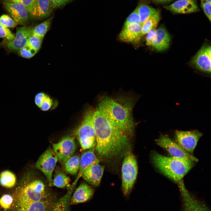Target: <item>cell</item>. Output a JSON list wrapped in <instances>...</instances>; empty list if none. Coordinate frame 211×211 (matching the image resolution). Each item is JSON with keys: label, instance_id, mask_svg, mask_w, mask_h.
<instances>
[{"label": "cell", "instance_id": "obj_1", "mask_svg": "<svg viewBox=\"0 0 211 211\" xmlns=\"http://www.w3.org/2000/svg\"><path fill=\"white\" fill-rule=\"evenodd\" d=\"M93 119L96 149L100 156L110 159L127 152L130 146L127 135L112 125L98 108L94 111Z\"/></svg>", "mask_w": 211, "mask_h": 211}, {"label": "cell", "instance_id": "obj_2", "mask_svg": "<svg viewBox=\"0 0 211 211\" xmlns=\"http://www.w3.org/2000/svg\"><path fill=\"white\" fill-rule=\"evenodd\" d=\"M98 108L113 126L128 136L132 133L135 124L129 108L107 96L101 98Z\"/></svg>", "mask_w": 211, "mask_h": 211}, {"label": "cell", "instance_id": "obj_3", "mask_svg": "<svg viewBox=\"0 0 211 211\" xmlns=\"http://www.w3.org/2000/svg\"><path fill=\"white\" fill-rule=\"evenodd\" d=\"M15 195L18 208L34 202L57 198L48 190L42 181L33 179L29 174L22 179Z\"/></svg>", "mask_w": 211, "mask_h": 211}, {"label": "cell", "instance_id": "obj_4", "mask_svg": "<svg viewBox=\"0 0 211 211\" xmlns=\"http://www.w3.org/2000/svg\"><path fill=\"white\" fill-rule=\"evenodd\" d=\"M152 159L154 166L162 173L178 183L193 167V161L173 157H168L154 152Z\"/></svg>", "mask_w": 211, "mask_h": 211}, {"label": "cell", "instance_id": "obj_5", "mask_svg": "<svg viewBox=\"0 0 211 211\" xmlns=\"http://www.w3.org/2000/svg\"><path fill=\"white\" fill-rule=\"evenodd\" d=\"M92 110H87L83 120L78 128L76 134L83 150L90 149L96 146V139Z\"/></svg>", "mask_w": 211, "mask_h": 211}, {"label": "cell", "instance_id": "obj_6", "mask_svg": "<svg viewBox=\"0 0 211 211\" xmlns=\"http://www.w3.org/2000/svg\"><path fill=\"white\" fill-rule=\"evenodd\" d=\"M122 189L124 195L128 196L136 180L138 172L136 160L131 153L125 157L122 167Z\"/></svg>", "mask_w": 211, "mask_h": 211}, {"label": "cell", "instance_id": "obj_7", "mask_svg": "<svg viewBox=\"0 0 211 211\" xmlns=\"http://www.w3.org/2000/svg\"><path fill=\"white\" fill-rule=\"evenodd\" d=\"M58 161L53 149L49 148L40 156L35 164V167L44 174L50 186H51L53 172Z\"/></svg>", "mask_w": 211, "mask_h": 211}, {"label": "cell", "instance_id": "obj_8", "mask_svg": "<svg viewBox=\"0 0 211 211\" xmlns=\"http://www.w3.org/2000/svg\"><path fill=\"white\" fill-rule=\"evenodd\" d=\"M155 141L157 145L167 150L172 157L193 162L198 161L197 158L166 135H161Z\"/></svg>", "mask_w": 211, "mask_h": 211}, {"label": "cell", "instance_id": "obj_9", "mask_svg": "<svg viewBox=\"0 0 211 211\" xmlns=\"http://www.w3.org/2000/svg\"><path fill=\"white\" fill-rule=\"evenodd\" d=\"M175 135L178 144L191 154L203 134L195 130L187 131L177 130L175 132Z\"/></svg>", "mask_w": 211, "mask_h": 211}, {"label": "cell", "instance_id": "obj_10", "mask_svg": "<svg viewBox=\"0 0 211 211\" xmlns=\"http://www.w3.org/2000/svg\"><path fill=\"white\" fill-rule=\"evenodd\" d=\"M52 149L56 154L58 161L65 162L73 155L76 149V145L74 138L67 137L59 142L52 143Z\"/></svg>", "mask_w": 211, "mask_h": 211}, {"label": "cell", "instance_id": "obj_11", "mask_svg": "<svg viewBox=\"0 0 211 211\" xmlns=\"http://www.w3.org/2000/svg\"><path fill=\"white\" fill-rule=\"evenodd\" d=\"M193 64L198 69L210 73L211 70V48L209 45H203L193 57Z\"/></svg>", "mask_w": 211, "mask_h": 211}, {"label": "cell", "instance_id": "obj_12", "mask_svg": "<svg viewBox=\"0 0 211 211\" xmlns=\"http://www.w3.org/2000/svg\"><path fill=\"white\" fill-rule=\"evenodd\" d=\"M5 8L17 24L24 25L28 21L29 13L22 4L15 2H4Z\"/></svg>", "mask_w": 211, "mask_h": 211}, {"label": "cell", "instance_id": "obj_13", "mask_svg": "<svg viewBox=\"0 0 211 211\" xmlns=\"http://www.w3.org/2000/svg\"><path fill=\"white\" fill-rule=\"evenodd\" d=\"M180 191L182 198V211H210L204 202L191 195L186 188Z\"/></svg>", "mask_w": 211, "mask_h": 211}, {"label": "cell", "instance_id": "obj_14", "mask_svg": "<svg viewBox=\"0 0 211 211\" xmlns=\"http://www.w3.org/2000/svg\"><path fill=\"white\" fill-rule=\"evenodd\" d=\"M33 28L24 26L18 28L14 39L7 43L10 50H18L26 45L29 38L32 35Z\"/></svg>", "mask_w": 211, "mask_h": 211}, {"label": "cell", "instance_id": "obj_15", "mask_svg": "<svg viewBox=\"0 0 211 211\" xmlns=\"http://www.w3.org/2000/svg\"><path fill=\"white\" fill-rule=\"evenodd\" d=\"M142 24L132 23L124 25L119 35V39L126 42L138 41L142 36Z\"/></svg>", "mask_w": 211, "mask_h": 211}, {"label": "cell", "instance_id": "obj_16", "mask_svg": "<svg viewBox=\"0 0 211 211\" xmlns=\"http://www.w3.org/2000/svg\"><path fill=\"white\" fill-rule=\"evenodd\" d=\"M104 169V166L99 163L93 164L84 171L81 177L90 184L98 186L100 183Z\"/></svg>", "mask_w": 211, "mask_h": 211}, {"label": "cell", "instance_id": "obj_17", "mask_svg": "<svg viewBox=\"0 0 211 211\" xmlns=\"http://www.w3.org/2000/svg\"><path fill=\"white\" fill-rule=\"evenodd\" d=\"M164 8L171 11L180 14L189 13L199 11L197 5L193 0H178Z\"/></svg>", "mask_w": 211, "mask_h": 211}, {"label": "cell", "instance_id": "obj_18", "mask_svg": "<svg viewBox=\"0 0 211 211\" xmlns=\"http://www.w3.org/2000/svg\"><path fill=\"white\" fill-rule=\"evenodd\" d=\"M94 189L88 184L83 183L76 189L72 196L71 197L70 205L85 202L93 196Z\"/></svg>", "mask_w": 211, "mask_h": 211}, {"label": "cell", "instance_id": "obj_19", "mask_svg": "<svg viewBox=\"0 0 211 211\" xmlns=\"http://www.w3.org/2000/svg\"><path fill=\"white\" fill-rule=\"evenodd\" d=\"M99 163V161L93 150L90 149L84 152L80 158L79 169L77 176L70 188L74 190L83 172L93 164Z\"/></svg>", "mask_w": 211, "mask_h": 211}, {"label": "cell", "instance_id": "obj_20", "mask_svg": "<svg viewBox=\"0 0 211 211\" xmlns=\"http://www.w3.org/2000/svg\"><path fill=\"white\" fill-rule=\"evenodd\" d=\"M170 39V35L166 29L160 27L156 29L152 46L157 51L165 50L169 47Z\"/></svg>", "mask_w": 211, "mask_h": 211}, {"label": "cell", "instance_id": "obj_21", "mask_svg": "<svg viewBox=\"0 0 211 211\" xmlns=\"http://www.w3.org/2000/svg\"><path fill=\"white\" fill-rule=\"evenodd\" d=\"M53 9L50 0H36L30 16L38 19L45 18L50 15Z\"/></svg>", "mask_w": 211, "mask_h": 211}, {"label": "cell", "instance_id": "obj_22", "mask_svg": "<svg viewBox=\"0 0 211 211\" xmlns=\"http://www.w3.org/2000/svg\"><path fill=\"white\" fill-rule=\"evenodd\" d=\"M58 200L57 198L32 203L18 208V211H52Z\"/></svg>", "mask_w": 211, "mask_h": 211}, {"label": "cell", "instance_id": "obj_23", "mask_svg": "<svg viewBox=\"0 0 211 211\" xmlns=\"http://www.w3.org/2000/svg\"><path fill=\"white\" fill-rule=\"evenodd\" d=\"M80 158L77 155L72 156L64 162V169L67 173L76 175L78 173L80 164Z\"/></svg>", "mask_w": 211, "mask_h": 211}, {"label": "cell", "instance_id": "obj_24", "mask_svg": "<svg viewBox=\"0 0 211 211\" xmlns=\"http://www.w3.org/2000/svg\"><path fill=\"white\" fill-rule=\"evenodd\" d=\"M70 179L69 177L59 170L55 171L52 182L51 186H54L59 188H69Z\"/></svg>", "mask_w": 211, "mask_h": 211}, {"label": "cell", "instance_id": "obj_25", "mask_svg": "<svg viewBox=\"0 0 211 211\" xmlns=\"http://www.w3.org/2000/svg\"><path fill=\"white\" fill-rule=\"evenodd\" d=\"M160 19L159 12L157 11L142 24V36L146 34L152 29L156 28Z\"/></svg>", "mask_w": 211, "mask_h": 211}, {"label": "cell", "instance_id": "obj_26", "mask_svg": "<svg viewBox=\"0 0 211 211\" xmlns=\"http://www.w3.org/2000/svg\"><path fill=\"white\" fill-rule=\"evenodd\" d=\"M16 181L15 175L9 170H5L0 174V184L7 188H12L15 185Z\"/></svg>", "mask_w": 211, "mask_h": 211}, {"label": "cell", "instance_id": "obj_27", "mask_svg": "<svg viewBox=\"0 0 211 211\" xmlns=\"http://www.w3.org/2000/svg\"><path fill=\"white\" fill-rule=\"evenodd\" d=\"M136 8L142 24L157 11L155 8L145 4H140Z\"/></svg>", "mask_w": 211, "mask_h": 211}, {"label": "cell", "instance_id": "obj_28", "mask_svg": "<svg viewBox=\"0 0 211 211\" xmlns=\"http://www.w3.org/2000/svg\"><path fill=\"white\" fill-rule=\"evenodd\" d=\"M52 19L51 17L33 28L32 35L43 38L49 29Z\"/></svg>", "mask_w": 211, "mask_h": 211}, {"label": "cell", "instance_id": "obj_29", "mask_svg": "<svg viewBox=\"0 0 211 211\" xmlns=\"http://www.w3.org/2000/svg\"><path fill=\"white\" fill-rule=\"evenodd\" d=\"M72 191L68 190L66 194L57 201L52 211H68Z\"/></svg>", "mask_w": 211, "mask_h": 211}, {"label": "cell", "instance_id": "obj_30", "mask_svg": "<svg viewBox=\"0 0 211 211\" xmlns=\"http://www.w3.org/2000/svg\"><path fill=\"white\" fill-rule=\"evenodd\" d=\"M43 40V38L32 35L29 38L26 45L37 52L41 47Z\"/></svg>", "mask_w": 211, "mask_h": 211}, {"label": "cell", "instance_id": "obj_31", "mask_svg": "<svg viewBox=\"0 0 211 211\" xmlns=\"http://www.w3.org/2000/svg\"><path fill=\"white\" fill-rule=\"evenodd\" d=\"M36 0H3L4 2H15L23 4L27 10L29 15L31 14Z\"/></svg>", "mask_w": 211, "mask_h": 211}, {"label": "cell", "instance_id": "obj_32", "mask_svg": "<svg viewBox=\"0 0 211 211\" xmlns=\"http://www.w3.org/2000/svg\"><path fill=\"white\" fill-rule=\"evenodd\" d=\"M0 23L7 28H14L17 24L12 18L6 14L0 17Z\"/></svg>", "mask_w": 211, "mask_h": 211}, {"label": "cell", "instance_id": "obj_33", "mask_svg": "<svg viewBox=\"0 0 211 211\" xmlns=\"http://www.w3.org/2000/svg\"><path fill=\"white\" fill-rule=\"evenodd\" d=\"M132 23L142 24L136 8L127 17L124 26Z\"/></svg>", "mask_w": 211, "mask_h": 211}, {"label": "cell", "instance_id": "obj_34", "mask_svg": "<svg viewBox=\"0 0 211 211\" xmlns=\"http://www.w3.org/2000/svg\"><path fill=\"white\" fill-rule=\"evenodd\" d=\"M13 198L11 195L4 194L0 198V206L3 209H9L13 202Z\"/></svg>", "mask_w": 211, "mask_h": 211}, {"label": "cell", "instance_id": "obj_35", "mask_svg": "<svg viewBox=\"0 0 211 211\" xmlns=\"http://www.w3.org/2000/svg\"><path fill=\"white\" fill-rule=\"evenodd\" d=\"M15 36L8 28L0 23V38H4L11 41L14 38Z\"/></svg>", "mask_w": 211, "mask_h": 211}, {"label": "cell", "instance_id": "obj_36", "mask_svg": "<svg viewBox=\"0 0 211 211\" xmlns=\"http://www.w3.org/2000/svg\"><path fill=\"white\" fill-rule=\"evenodd\" d=\"M19 50L21 56L22 57L26 59L32 58L37 53V52L31 49L26 45Z\"/></svg>", "mask_w": 211, "mask_h": 211}, {"label": "cell", "instance_id": "obj_37", "mask_svg": "<svg viewBox=\"0 0 211 211\" xmlns=\"http://www.w3.org/2000/svg\"><path fill=\"white\" fill-rule=\"evenodd\" d=\"M52 104V99L46 94L40 108L42 111H47L51 108Z\"/></svg>", "mask_w": 211, "mask_h": 211}, {"label": "cell", "instance_id": "obj_38", "mask_svg": "<svg viewBox=\"0 0 211 211\" xmlns=\"http://www.w3.org/2000/svg\"><path fill=\"white\" fill-rule=\"evenodd\" d=\"M202 8L204 12L210 21H211V4L205 0H200Z\"/></svg>", "mask_w": 211, "mask_h": 211}, {"label": "cell", "instance_id": "obj_39", "mask_svg": "<svg viewBox=\"0 0 211 211\" xmlns=\"http://www.w3.org/2000/svg\"><path fill=\"white\" fill-rule=\"evenodd\" d=\"M156 29L154 28L149 31L146 38V43L148 46H152V43L156 34Z\"/></svg>", "mask_w": 211, "mask_h": 211}, {"label": "cell", "instance_id": "obj_40", "mask_svg": "<svg viewBox=\"0 0 211 211\" xmlns=\"http://www.w3.org/2000/svg\"><path fill=\"white\" fill-rule=\"evenodd\" d=\"M46 94L40 92L36 94L34 98V102L35 105L40 108L42 102Z\"/></svg>", "mask_w": 211, "mask_h": 211}, {"label": "cell", "instance_id": "obj_41", "mask_svg": "<svg viewBox=\"0 0 211 211\" xmlns=\"http://www.w3.org/2000/svg\"><path fill=\"white\" fill-rule=\"evenodd\" d=\"M54 9L63 6L72 0H50Z\"/></svg>", "mask_w": 211, "mask_h": 211}, {"label": "cell", "instance_id": "obj_42", "mask_svg": "<svg viewBox=\"0 0 211 211\" xmlns=\"http://www.w3.org/2000/svg\"><path fill=\"white\" fill-rule=\"evenodd\" d=\"M172 0H155L156 1L161 3H165L169 2Z\"/></svg>", "mask_w": 211, "mask_h": 211}, {"label": "cell", "instance_id": "obj_43", "mask_svg": "<svg viewBox=\"0 0 211 211\" xmlns=\"http://www.w3.org/2000/svg\"><path fill=\"white\" fill-rule=\"evenodd\" d=\"M205 0L207 2H208L210 4H211V0Z\"/></svg>", "mask_w": 211, "mask_h": 211}, {"label": "cell", "instance_id": "obj_44", "mask_svg": "<svg viewBox=\"0 0 211 211\" xmlns=\"http://www.w3.org/2000/svg\"></svg>", "mask_w": 211, "mask_h": 211}]
</instances>
